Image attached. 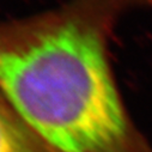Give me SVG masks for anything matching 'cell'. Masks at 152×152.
<instances>
[{
    "label": "cell",
    "mask_w": 152,
    "mask_h": 152,
    "mask_svg": "<svg viewBox=\"0 0 152 152\" xmlns=\"http://www.w3.org/2000/svg\"><path fill=\"white\" fill-rule=\"evenodd\" d=\"M152 0H69L0 20V95L52 152H132L134 132L109 60L128 12Z\"/></svg>",
    "instance_id": "6da1fadb"
},
{
    "label": "cell",
    "mask_w": 152,
    "mask_h": 152,
    "mask_svg": "<svg viewBox=\"0 0 152 152\" xmlns=\"http://www.w3.org/2000/svg\"><path fill=\"white\" fill-rule=\"evenodd\" d=\"M35 140L0 95V152H37Z\"/></svg>",
    "instance_id": "7a4b0ae2"
}]
</instances>
